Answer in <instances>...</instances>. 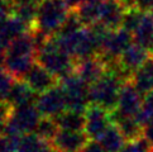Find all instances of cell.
I'll list each match as a JSON object with an SVG mask.
<instances>
[{"instance_id": "6da1fadb", "label": "cell", "mask_w": 153, "mask_h": 152, "mask_svg": "<svg viewBox=\"0 0 153 152\" xmlns=\"http://www.w3.org/2000/svg\"><path fill=\"white\" fill-rule=\"evenodd\" d=\"M38 47L32 32L14 39L5 50L4 70L15 80H23L37 60Z\"/></svg>"}, {"instance_id": "7a4b0ae2", "label": "cell", "mask_w": 153, "mask_h": 152, "mask_svg": "<svg viewBox=\"0 0 153 152\" xmlns=\"http://www.w3.org/2000/svg\"><path fill=\"white\" fill-rule=\"evenodd\" d=\"M106 74L89 88L90 104L101 107L109 112H114L118 105L120 90L127 80L123 77L118 62L106 66Z\"/></svg>"}, {"instance_id": "3957f363", "label": "cell", "mask_w": 153, "mask_h": 152, "mask_svg": "<svg viewBox=\"0 0 153 152\" xmlns=\"http://www.w3.org/2000/svg\"><path fill=\"white\" fill-rule=\"evenodd\" d=\"M71 10L65 0H43L38 4L34 29L46 37H53L66 24Z\"/></svg>"}, {"instance_id": "277c9868", "label": "cell", "mask_w": 153, "mask_h": 152, "mask_svg": "<svg viewBox=\"0 0 153 152\" xmlns=\"http://www.w3.org/2000/svg\"><path fill=\"white\" fill-rule=\"evenodd\" d=\"M37 62L48 70L53 76H56L58 81L74 74L76 65L75 60L57 45L53 37H50L43 45L38 47Z\"/></svg>"}, {"instance_id": "5b68a950", "label": "cell", "mask_w": 153, "mask_h": 152, "mask_svg": "<svg viewBox=\"0 0 153 152\" xmlns=\"http://www.w3.org/2000/svg\"><path fill=\"white\" fill-rule=\"evenodd\" d=\"M42 119L38 108L34 104L14 108L10 119L5 127L4 136H27L36 132Z\"/></svg>"}, {"instance_id": "8992f818", "label": "cell", "mask_w": 153, "mask_h": 152, "mask_svg": "<svg viewBox=\"0 0 153 152\" xmlns=\"http://www.w3.org/2000/svg\"><path fill=\"white\" fill-rule=\"evenodd\" d=\"M59 88L63 91L67 109L85 113L86 108L90 105L89 85H86L77 75L71 74L59 81Z\"/></svg>"}, {"instance_id": "52a82bcc", "label": "cell", "mask_w": 153, "mask_h": 152, "mask_svg": "<svg viewBox=\"0 0 153 152\" xmlns=\"http://www.w3.org/2000/svg\"><path fill=\"white\" fill-rule=\"evenodd\" d=\"M143 99L132 81H127L120 90L118 105L113 112V122L122 118H135L142 110Z\"/></svg>"}, {"instance_id": "ba28073f", "label": "cell", "mask_w": 153, "mask_h": 152, "mask_svg": "<svg viewBox=\"0 0 153 152\" xmlns=\"http://www.w3.org/2000/svg\"><path fill=\"white\" fill-rule=\"evenodd\" d=\"M85 133L90 141L97 142L105 131L113 124V113L101 107L90 104L84 113Z\"/></svg>"}, {"instance_id": "9c48e42d", "label": "cell", "mask_w": 153, "mask_h": 152, "mask_svg": "<svg viewBox=\"0 0 153 152\" xmlns=\"http://www.w3.org/2000/svg\"><path fill=\"white\" fill-rule=\"evenodd\" d=\"M132 41H133V34L130 32L125 31L124 28L110 31L100 55V57L104 60V62L106 63V66L114 62H118L119 58L125 52V50L133 43Z\"/></svg>"}, {"instance_id": "30bf717a", "label": "cell", "mask_w": 153, "mask_h": 152, "mask_svg": "<svg viewBox=\"0 0 153 152\" xmlns=\"http://www.w3.org/2000/svg\"><path fill=\"white\" fill-rule=\"evenodd\" d=\"M36 107L39 110L42 118H57L67 109L66 99L59 85L50 89L46 93L37 96Z\"/></svg>"}, {"instance_id": "8fae6325", "label": "cell", "mask_w": 153, "mask_h": 152, "mask_svg": "<svg viewBox=\"0 0 153 152\" xmlns=\"http://www.w3.org/2000/svg\"><path fill=\"white\" fill-rule=\"evenodd\" d=\"M128 7L124 0H105L100 5L99 23L109 31L122 28Z\"/></svg>"}, {"instance_id": "7c38bea8", "label": "cell", "mask_w": 153, "mask_h": 152, "mask_svg": "<svg viewBox=\"0 0 153 152\" xmlns=\"http://www.w3.org/2000/svg\"><path fill=\"white\" fill-rule=\"evenodd\" d=\"M152 56L147 52L143 47H140L137 43H132L125 52L122 55V57L119 58V67L120 71L124 75V77L128 81H130L133 74L138 69H140L143 65L148 61Z\"/></svg>"}, {"instance_id": "4fadbf2b", "label": "cell", "mask_w": 153, "mask_h": 152, "mask_svg": "<svg viewBox=\"0 0 153 152\" xmlns=\"http://www.w3.org/2000/svg\"><path fill=\"white\" fill-rule=\"evenodd\" d=\"M106 63L100 56H91L76 61L74 74L77 75L86 85L91 86L106 74Z\"/></svg>"}, {"instance_id": "5bb4252c", "label": "cell", "mask_w": 153, "mask_h": 152, "mask_svg": "<svg viewBox=\"0 0 153 152\" xmlns=\"http://www.w3.org/2000/svg\"><path fill=\"white\" fill-rule=\"evenodd\" d=\"M23 81L38 95L59 85V81L56 76H53L48 70H46L38 62L34 63L32 69L27 72Z\"/></svg>"}, {"instance_id": "9a60e30c", "label": "cell", "mask_w": 153, "mask_h": 152, "mask_svg": "<svg viewBox=\"0 0 153 152\" xmlns=\"http://www.w3.org/2000/svg\"><path fill=\"white\" fill-rule=\"evenodd\" d=\"M89 142L90 139L85 132L58 131L51 146L54 152H81Z\"/></svg>"}, {"instance_id": "2e32d148", "label": "cell", "mask_w": 153, "mask_h": 152, "mask_svg": "<svg viewBox=\"0 0 153 152\" xmlns=\"http://www.w3.org/2000/svg\"><path fill=\"white\" fill-rule=\"evenodd\" d=\"M134 43L143 47L153 57V17L149 10H146L139 24L133 32Z\"/></svg>"}, {"instance_id": "e0dca14e", "label": "cell", "mask_w": 153, "mask_h": 152, "mask_svg": "<svg viewBox=\"0 0 153 152\" xmlns=\"http://www.w3.org/2000/svg\"><path fill=\"white\" fill-rule=\"evenodd\" d=\"M130 81L140 94L147 95L153 91V57H151L143 66L137 70Z\"/></svg>"}, {"instance_id": "ac0fdd59", "label": "cell", "mask_w": 153, "mask_h": 152, "mask_svg": "<svg viewBox=\"0 0 153 152\" xmlns=\"http://www.w3.org/2000/svg\"><path fill=\"white\" fill-rule=\"evenodd\" d=\"M37 100V94L27 85L23 80H15L14 86L10 91L8 101L13 105V108L34 104Z\"/></svg>"}, {"instance_id": "d6986e66", "label": "cell", "mask_w": 153, "mask_h": 152, "mask_svg": "<svg viewBox=\"0 0 153 152\" xmlns=\"http://www.w3.org/2000/svg\"><path fill=\"white\" fill-rule=\"evenodd\" d=\"M59 131L67 132H84L85 131V115L84 113L66 109L57 118H54Z\"/></svg>"}, {"instance_id": "ffe728a7", "label": "cell", "mask_w": 153, "mask_h": 152, "mask_svg": "<svg viewBox=\"0 0 153 152\" xmlns=\"http://www.w3.org/2000/svg\"><path fill=\"white\" fill-rule=\"evenodd\" d=\"M97 142L105 152H120L124 145L127 143V139L124 138L119 127L113 122V124L106 129Z\"/></svg>"}, {"instance_id": "44dd1931", "label": "cell", "mask_w": 153, "mask_h": 152, "mask_svg": "<svg viewBox=\"0 0 153 152\" xmlns=\"http://www.w3.org/2000/svg\"><path fill=\"white\" fill-rule=\"evenodd\" d=\"M114 123L119 127L120 132L123 133L127 141H133L143 137V126L138 122L137 118H122L114 121Z\"/></svg>"}, {"instance_id": "7402d4cb", "label": "cell", "mask_w": 153, "mask_h": 152, "mask_svg": "<svg viewBox=\"0 0 153 152\" xmlns=\"http://www.w3.org/2000/svg\"><path fill=\"white\" fill-rule=\"evenodd\" d=\"M58 126L53 118H42L34 133L43 141L51 143L53 138L56 137V134L58 133Z\"/></svg>"}, {"instance_id": "603a6c76", "label": "cell", "mask_w": 153, "mask_h": 152, "mask_svg": "<svg viewBox=\"0 0 153 152\" xmlns=\"http://www.w3.org/2000/svg\"><path fill=\"white\" fill-rule=\"evenodd\" d=\"M138 119V122L144 127L146 123H148L149 121L153 119V91L144 95L143 99V107L138 115L135 117Z\"/></svg>"}, {"instance_id": "cb8c5ba5", "label": "cell", "mask_w": 153, "mask_h": 152, "mask_svg": "<svg viewBox=\"0 0 153 152\" xmlns=\"http://www.w3.org/2000/svg\"><path fill=\"white\" fill-rule=\"evenodd\" d=\"M15 83V79L10 74H8L4 69H0V100L8 101L10 91Z\"/></svg>"}, {"instance_id": "d4e9b609", "label": "cell", "mask_w": 153, "mask_h": 152, "mask_svg": "<svg viewBox=\"0 0 153 152\" xmlns=\"http://www.w3.org/2000/svg\"><path fill=\"white\" fill-rule=\"evenodd\" d=\"M152 147L147 141L140 137L138 139L133 141H127V143L124 145V147L122 148L120 152H151Z\"/></svg>"}, {"instance_id": "484cf974", "label": "cell", "mask_w": 153, "mask_h": 152, "mask_svg": "<svg viewBox=\"0 0 153 152\" xmlns=\"http://www.w3.org/2000/svg\"><path fill=\"white\" fill-rule=\"evenodd\" d=\"M13 105L9 101L0 100V134H3L5 127L10 119V115L13 113Z\"/></svg>"}, {"instance_id": "4316f807", "label": "cell", "mask_w": 153, "mask_h": 152, "mask_svg": "<svg viewBox=\"0 0 153 152\" xmlns=\"http://www.w3.org/2000/svg\"><path fill=\"white\" fill-rule=\"evenodd\" d=\"M143 138L149 143V146L153 148V119L144 124V127H143Z\"/></svg>"}, {"instance_id": "83f0119b", "label": "cell", "mask_w": 153, "mask_h": 152, "mask_svg": "<svg viewBox=\"0 0 153 152\" xmlns=\"http://www.w3.org/2000/svg\"><path fill=\"white\" fill-rule=\"evenodd\" d=\"M81 152H105V151L102 150V147L99 145V142H95V141H90L89 145H87Z\"/></svg>"}, {"instance_id": "f1b7e54d", "label": "cell", "mask_w": 153, "mask_h": 152, "mask_svg": "<svg viewBox=\"0 0 153 152\" xmlns=\"http://www.w3.org/2000/svg\"><path fill=\"white\" fill-rule=\"evenodd\" d=\"M67 4V7L71 9V10H75V9H77L81 4H82L85 0H65Z\"/></svg>"}, {"instance_id": "f546056e", "label": "cell", "mask_w": 153, "mask_h": 152, "mask_svg": "<svg viewBox=\"0 0 153 152\" xmlns=\"http://www.w3.org/2000/svg\"><path fill=\"white\" fill-rule=\"evenodd\" d=\"M29 1L36 3V4H39V3H42V1H43V0H29Z\"/></svg>"}, {"instance_id": "4dcf8cb0", "label": "cell", "mask_w": 153, "mask_h": 152, "mask_svg": "<svg viewBox=\"0 0 153 152\" xmlns=\"http://www.w3.org/2000/svg\"><path fill=\"white\" fill-rule=\"evenodd\" d=\"M149 12H151V14H152V17H153V8H152V9L149 10Z\"/></svg>"}, {"instance_id": "1f68e13d", "label": "cell", "mask_w": 153, "mask_h": 152, "mask_svg": "<svg viewBox=\"0 0 153 152\" xmlns=\"http://www.w3.org/2000/svg\"><path fill=\"white\" fill-rule=\"evenodd\" d=\"M151 152H153V148H152V151H151Z\"/></svg>"}]
</instances>
